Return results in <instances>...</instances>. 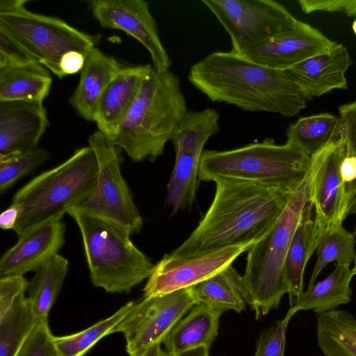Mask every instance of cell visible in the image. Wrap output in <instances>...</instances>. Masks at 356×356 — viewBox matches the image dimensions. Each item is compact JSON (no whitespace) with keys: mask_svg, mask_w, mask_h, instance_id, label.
<instances>
[{"mask_svg":"<svg viewBox=\"0 0 356 356\" xmlns=\"http://www.w3.org/2000/svg\"><path fill=\"white\" fill-rule=\"evenodd\" d=\"M68 266V260L56 254L35 271L29 282L28 298L38 322L47 321L49 312L60 292Z\"/></svg>","mask_w":356,"mask_h":356,"instance_id":"cell-27","label":"cell"},{"mask_svg":"<svg viewBox=\"0 0 356 356\" xmlns=\"http://www.w3.org/2000/svg\"><path fill=\"white\" fill-rule=\"evenodd\" d=\"M51 157L42 147L6 156H0V193H3L27 173L36 169Z\"/></svg>","mask_w":356,"mask_h":356,"instance_id":"cell-33","label":"cell"},{"mask_svg":"<svg viewBox=\"0 0 356 356\" xmlns=\"http://www.w3.org/2000/svg\"><path fill=\"white\" fill-rule=\"evenodd\" d=\"M195 304L191 287L163 296L143 298L117 326L129 356L161 344L175 325Z\"/></svg>","mask_w":356,"mask_h":356,"instance_id":"cell-12","label":"cell"},{"mask_svg":"<svg viewBox=\"0 0 356 356\" xmlns=\"http://www.w3.org/2000/svg\"><path fill=\"white\" fill-rule=\"evenodd\" d=\"M86 57L82 52L75 50L63 54L59 61V68L63 77L81 72L85 65Z\"/></svg>","mask_w":356,"mask_h":356,"instance_id":"cell-40","label":"cell"},{"mask_svg":"<svg viewBox=\"0 0 356 356\" xmlns=\"http://www.w3.org/2000/svg\"><path fill=\"white\" fill-rule=\"evenodd\" d=\"M123 67L115 58L93 47L87 55L80 80L70 104L77 114L95 122L99 99L113 76Z\"/></svg>","mask_w":356,"mask_h":356,"instance_id":"cell-21","label":"cell"},{"mask_svg":"<svg viewBox=\"0 0 356 356\" xmlns=\"http://www.w3.org/2000/svg\"><path fill=\"white\" fill-rule=\"evenodd\" d=\"M228 33L232 51L243 55L293 28L298 20L272 0H202Z\"/></svg>","mask_w":356,"mask_h":356,"instance_id":"cell-10","label":"cell"},{"mask_svg":"<svg viewBox=\"0 0 356 356\" xmlns=\"http://www.w3.org/2000/svg\"><path fill=\"white\" fill-rule=\"evenodd\" d=\"M316 248L314 211L307 203L293 235L284 264V275L291 307L294 306L297 298L303 292L305 268Z\"/></svg>","mask_w":356,"mask_h":356,"instance_id":"cell-24","label":"cell"},{"mask_svg":"<svg viewBox=\"0 0 356 356\" xmlns=\"http://www.w3.org/2000/svg\"><path fill=\"white\" fill-rule=\"evenodd\" d=\"M20 215L19 207L12 203L0 216V227L3 229H14Z\"/></svg>","mask_w":356,"mask_h":356,"instance_id":"cell-42","label":"cell"},{"mask_svg":"<svg viewBox=\"0 0 356 356\" xmlns=\"http://www.w3.org/2000/svg\"><path fill=\"white\" fill-rule=\"evenodd\" d=\"M354 275L350 266L336 264L327 277L303 291L294 306L319 315L350 302L353 293L350 284Z\"/></svg>","mask_w":356,"mask_h":356,"instance_id":"cell-26","label":"cell"},{"mask_svg":"<svg viewBox=\"0 0 356 356\" xmlns=\"http://www.w3.org/2000/svg\"><path fill=\"white\" fill-rule=\"evenodd\" d=\"M99 164L90 146L75 150L58 166L30 180L13 195L20 215L14 231L18 237L63 215L95 186Z\"/></svg>","mask_w":356,"mask_h":356,"instance_id":"cell-6","label":"cell"},{"mask_svg":"<svg viewBox=\"0 0 356 356\" xmlns=\"http://www.w3.org/2000/svg\"><path fill=\"white\" fill-rule=\"evenodd\" d=\"M337 42L319 30L299 21L291 29L270 39L243 55L269 68L285 70L314 55L332 49Z\"/></svg>","mask_w":356,"mask_h":356,"instance_id":"cell-16","label":"cell"},{"mask_svg":"<svg viewBox=\"0 0 356 356\" xmlns=\"http://www.w3.org/2000/svg\"><path fill=\"white\" fill-rule=\"evenodd\" d=\"M88 141L97 157V181L69 210L103 220L129 236L139 233L143 220L121 172L120 148L98 130Z\"/></svg>","mask_w":356,"mask_h":356,"instance_id":"cell-9","label":"cell"},{"mask_svg":"<svg viewBox=\"0 0 356 356\" xmlns=\"http://www.w3.org/2000/svg\"><path fill=\"white\" fill-rule=\"evenodd\" d=\"M48 124L42 102H0V156L35 149Z\"/></svg>","mask_w":356,"mask_h":356,"instance_id":"cell-18","label":"cell"},{"mask_svg":"<svg viewBox=\"0 0 356 356\" xmlns=\"http://www.w3.org/2000/svg\"><path fill=\"white\" fill-rule=\"evenodd\" d=\"M355 236L340 225L326 233L318 241L317 261L309 281L312 287L321 270L327 264L336 261L337 265L350 266L355 257Z\"/></svg>","mask_w":356,"mask_h":356,"instance_id":"cell-32","label":"cell"},{"mask_svg":"<svg viewBox=\"0 0 356 356\" xmlns=\"http://www.w3.org/2000/svg\"><path fill=\"white\" fill-rule=\"evenodd\" d=\"M298 3L306 14L316 11L339 12L356 18V0H298Z\"/></svg>","mask_w":356,"mask_h":356,"instance_id":"cell-39","label":"cell"},{"mask_svg":"<svg viewBox=\"0 0 356 356\" xmlns=\"http://www.w3.org/2000/svg\"><path fill=\"white\" fill-rule=\"evenodd\" d=\"M28 284L22 275L0 277V318L11 308L19 296L25 293Z\"/></svg>","mask_w":356,"mask_h":356,"instance_id":"cell-38","label":"cell"},{"mask_svg":"<svg viewBox=\"0 0 356 356\" xmlns=\"http://www.w3.org/2000/svg\"><path fill=\"white\" fill-rule=\"evenodd\" d=\"M220 115L215 108L188 111L172 134L175 163L167 186V204L172 214L190 208L199 184V166L203 147L220 131Z\"/></svg>","mask_w":356,"mask_h":356,"instance_id":"cell-11","label":"cell"},{"mask_svg":"<svg viewBox=\"0 0 356 356\" xmlns=\"http://www.w3.org/2000/svg\"><path fill=\"white\" fill-rule=\"evenodd\" d=\"M15 356H60L47 321L37 323Z\"/></svg>","mask_w":356,"mask_h":356,"instance_id":"cell-35","label":"cell"},{"mask_svg":"<svg viewBox=\"0 0 356 356\" xmlns=\"http://www.w3.org/2000/svg\"><path fill=\"white\" fill-rule=\"evenodd\" d=\"M195 304L240 313L249 304L243 277L229 265L211 277L191 286Z\"/></svg>","mask_w":356,"mask_h":356,"instance_id":"cell-23","label":"cell"},{"mask_svg":"<svg viewBox=\"0 0 356 356\" xmlns=\"http://www.w3.org/2000/svg\"><path fill=\"white\" fill-rule=\"evenodd\" d=\"M94 17L102 28L125 32L149 52L153 67L170 71L172 60L163 45L149 3L144 0H93L88 1Z\"/></svg>","mask_w":356,"mask_h":356,"instance_id":"cell-15","label":"cell"},{"mask_svg":"<svg viewBox=\"0 0 356 356\" xmlns=\"http://www.w3.org/2000/svg\"><path fill=\"white\" fill-rule=\"evenodd\" d=\"M209 348L200 346L184 351L176 356H209Z\"/></svg>","mask_w":356,"mask_h":356,"instance_id":"cell-43","label":"cell"},{"mask_svg":"<svg viewBox=\"0 0 356 356\" xmlns=\"http://www.w3.org/2000/svg\"><path fill=\"white\" fill-rule=\"evenodd\" d=\"M339 173L352 200L353 191L356 185V157L346 154L340 163Z\"/></svg>","mask_w":356,"mask_h":356,"instance_id":"cell-41","label":"cell"},{"mask_svg":"<svg viewBox=\"0 0 356 356\" xmlns=\"http://www.w3.org/2000/svg\"><path fill=\"white\" fill-rule=\"evenodd\" d=\"M300 310L296 306L290 307L283 319L264 330L259 335L254 356H284L287 326L291 317Z\"/></svg>","mask_w":356,"mask_h":356,"instance_id":"cell-34","label":"cell"},{"mask_svg":"<svg viewBox=\"0 0 356 356\" xmlns=\"http://www.w3.org/2000/svg\"><path fill=\"white\" fill-rule=\"evenodd\" d=\"M38 63L17 41L0 28V68Z\"/></svg>","mask_w":356,"mask_h":356,"instance_id":"cell-36","label":"cell"},{"mask_svg":"<svg viewBox=\"0 0 356 356\" xmlns=\"http://www.w3.org/2000/svg\"><path fill=\"white\" fill-rule=\"evenodd\" d=\"M188 111L179 77L152 67L112 143L134 162L155 161Z\"/></svg>","mask_w":356,"mask_h":356,"instance_id":"cell-3","label":"cell"},{"mask_svg":"<svg viewBox=\"0 0 356 356\" xmlns=\"http://www.w3.org/2000/svg\"><path fill=\"white\" fill-rule=\"evenodd\" d=\"M321 157L320 151L311 156V168L300 186L289 197L282 214L268 231L248 251L243 280L249 305L257 318L277 309L288 293L284 275L285 258L295 230L308 203L310 183Z\"/></svg>","mask_w":356,"mask_h":356,"instance_id":"cell-4","label":"cell"},{"mask_svg":"<svg viewBox=\"0 0 356 356\" xmlns=\"http://www.w3.org/2000/svg\"><path fill=\"white\" fill-rule=\"evenodd\" d=\"M311 156L297 146L277 145L272 138L225 151L204 150L199 181L232 179L292 193L311 168Z\"/></svg>","mask_w":356,"mask_h":356,"instance_id":"cell-5","label":"cell"},{"mask_svg":"<svg viewBox=\"0 0 356 356\" xmlns=\"http://www.w3.org/2000/svg\"><path fill=\"white\" fill-rule=\"evenodd\" d=\"M254 243L229 246L186 259L165 255L143 288V298L163 296L191 287L220 271Z\"/></svg>","mask_w":356,"mask_h":356,"instance_id":"cell-14","label":"cell"},{"mask_svg":"<svg viewBox=\"0 0 356 356\" xmlns=\"http://www.w3.org/2000/svg\"><path fill=\"white\" fill-rule=\"evenodd\" d=\"M352 64L346 47L337 43L332 49L309 57L284 71L312 100L334 89H346L345 74Z\"/></svg>","mask_w":356,"mask_h":356,"instance_id":"cell-19","label":"cell"},{"mask_svg":"<svg viewBox=\"0 0 356 356\" xmlns=\"http://www.w3.org/2000/svg\"><path fill=\"white\" fill-rule=\"evenodd\" d=\"M52 79L39 63L0 68V102H42L48 95Z\"/></svg>","mask_w":356,"mask_h":356,"instance_id":"cell-25","label":"cell"},{"mask_svg":"<svg viewBox=\"0 0 356 356\" xmlns=\"http://www.w3.org/2000/svg\"><path fill=\"white\" fill-rule=\"evenodd\" d=\"M320 154L308 193V203L314 215L317 245L326 233L342 225L348 215L351 201L339 173V165L346 149L339 122L332 138Z\"/></svg>","mask_w":356,"mask_h":356,"instance_id":"cell-13","label":"cell"},{"mask_svg":"<svg viewBox=\"0 0 356 356\" xmlns=\"http://www.w3.org/2000/svg\"><path fill=\"white\" fill-rule=\"evenodd\" d=\"M145 65L123 66L103 92L96 111L95 122L98 131L111 142L141 86L152 67Z\"/></svg>","mask_w":356,"mask_h":356,"instance_id":"cell-20","label":"cell"},{"mask_svg":"<svg viewBox=\"0 0 356 356\" xmlns=\"http://www.w3.org/2000/svg\"><path fill=\"white\" fill-rule=\"evenodd\" d=\"M317 343L325 356H356V319L345 310L318 315Z\"/></svg>","mask_w":356,"mask_h":356,"instance_id":"cell-28","label":"cell"},{"mask_svg":"<svg viewBox=\"0 0 356 356\" xmlns=\"http://www.w3.org/2000/svg\"><path fill=\"white\" fill-rule=\"evenodd\" d=\"M215 183L210 207L189 237L168 254L172 258L256 243L277 220L291 194L237 179H219Z\"/></svg>","mask_w":356,"mask_h":356,"instance_id":"cell-1","label":"cell"},{"mask_svg":"<svg viewBox=\"0 0 356 356\" xmlns=\"http://www.w3.org/2000/svg\"><path fill=\"white\" fill-rule=\"evenodd\" d=\"M339 113L338 122L342 129L346 155L356 157V100L340 106ZM355 195L356 185L353 191V198Z\"/></svg>","mask_w":356,"mask_h":356,"instance_id":"cell-37","label":"cell"},{"mask_svg":"<svg viewBox=\"0 0 356 356\" xmlns=\"http://www.w3.org/2000/svg\"><path fill=\"white\" fill-rule=\"evenodd\" d=\"M136 356H140V355H136Z\"/></svg>","mask_w":356,"mask_h":356,"instance_id":"cell-48","label":"cell"},{"mask_svg":"<svg viewBox=\"0 0 356 356\" xmlns=\"http://www.w3.org/2000/svg\"><path fill=\"white\" fill-rule=\"evenodd\" d=\"M353 234H354V235L355 236V239H356V226L355 227ZM352 270H353L354 275H356V253H355V259H354V266H353V268H352Z\"/></svg>","mask_w":356,"mask_h":356,"instance_id":"cell-46","label":"cell"},{"mask_svg":"<svg viewBox=\"0 0 356 356\" xmlns=\"http://www.w3.org/2000/svg\"><path fill=\"white\" fill-rule=\"evenodd\" d=\"M136 301H130L109 317L70 335L54 337L60 356H83L104 337L115 333L117 326L131 311Z\"/></svg>","mask_w":356,"mask_h":356,"instance_id":"cell-31","label":"cell"},{"mask_svg":"<svg viewBox=\"0 0 356 356\" xmlns=\"http://www.w3.org/2000/svg\"><path fill=\"white\" fill-rule=\"evenodd\" d=\"M348 214H356V195L350 202L348 209Z\"/></svg>","mask_w":356,"mask_h":356,"instance_id":"cell-45","label":"cell"},{"mask_svg":"<svg viewBox=\"0 0 356 356\" xmlns=\"http://www.w3.org/2000/svg\"><path fill=\"white\" fill-rule=\"evenodd\" d=\"M76 222L94 286L111 293L130 291L151 275L154 265L113 225L75 211L67 212Z\"/></svg>","mask_w":356,"mask_h":356,"instance_id":"cell-7","label":"cell"},{"mask_svg":"<svg viewBox=\"0 0 356 356\" xmlns=\"http://www.w3.org/2000/svg\"><path fill=\"white\" fill-rule=\"evenodd\" d=\"M37 323L28 297L22 293L0 318V356H15Z\"/></svg>","mask_w":356,"mask_h":356,"instance_id":"cell-30","label":"cell"},{"mask_svg":"<svg viewBox=\"0 0 356 356\" xmlns=\"http://www.w3.org/2000/svg\"><path fill=\"white\" fill-rule=\"evenodd\" d=\"M188 81L213 102L245 111L270 112L289 118L309 101L284 71L269 68L230 51H215L194 63Z\"/></svg>","mask_w":356,"mask_h":356,"instance_id":"cell-2","label":"cell"},{"mask_svg":"<svg viewBox=\"0 0 356 356\" xmlns=\"http://www.w3.org/2000/svg\"><path fill=\"white\" fill-rule=\"evenodd\" d=\"M27 2L0 0V28L62 79L59 61L63 54L75 50L87 56L101 36L81 31L59 18L33 13L26 8Z\"/></svg>","mask_w":356,"mask_h":356,"instance_id":"cell-8","label":"cell"},{"mask_svg":"<svg viewBox=\"0 0 356 356\" xmlns=\"http://www.w3.org/2000/svg\"><path fill=\"white\" fill-rule=\"evenodd\" d=\"M338 124V117L325 113L302 117L286 129V142L312 156L332 138Z\"/></svg>","mask_w":356,"mask_h":356,"instance_id":"cell-29","label":"cell"},{"mask_svg":"<svg viewBox=\"0 0 356 356\" xmlns=\"http://www.w3.org/2000/svg\"><path fill=\"white\" fill-rule=\"evenodd\" d=\"M65 223L59 220L38 226L18 237L1 258L0 277L36 271L58 254L65 243Z\"/></svg>","mask_w":356,"mask_h":356,"instance_id":"cell-17","label":"cell"},{"mask_svg":"<svg viewBox=\"0 0 356 356\" xmlns=\"http://www.w3.org/2000/svg\"><path fill=\"white\" fill-rule=\"evenodd\" d=\"M140 356H171L165 350L161 348V344H156L145 352L142 353Z\"/></svg>","mask_w":356,"mask_h":356,"instance_id":"cell-44","label":"cell"},{"mask_svg":"<svg viewBox=\"0 0 356 356\" xmlns=\"http://www.w3.org/2000/svg\"><path fill=\"white\" fill-rule=\"evenodd\" d=\"M352 29H353V31L355 35H356V18L354 19V21L352 24Z\"/></svg>","mask_w":356,"mask_h":356,"instance_id":"cell-47","label":"cell"},{"mask_svg":"<svg viewBox=\"0 0 356 356\" xmlns=\"http://www.w3.org/2000/svg\"><path fill=\"white\" fill-rule=\"evenodd\" d=\"M222 310L195 305L170 330L162 343L171 356L200 346L209 348L218 335Z\"/></svg>","mask_w":356,"mask_h":356,"instance_id":"cell-22","label":"cell"}]
</instances>
